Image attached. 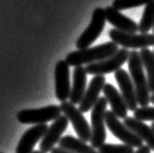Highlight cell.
Instances as JSON below:
<instances>
[{"label": "cell", "mask_w": 154, "mask_h": 153, "mask_svg": "<svg viewBox=\"0 0 154 153\" xmlns=\"http://www.w3.org/2000/svg\"><path fill=\"white\" fill-rule=\"evenodd\" d=\"M105 23H106L105 10L100 7L95 8L91 15V23L76 41L78 50L86 49L89 47V45H91L101 35L105 27Z\"/></svg>", "instance_id": "obj_5"}, {"label": "cell", "mask_w": 154, "mask_h": 153, "mask_svg": "<svg viewBox=\"0 0 154 153\" xmlns=\"http://www.w3.org/2000/svg\"><path fill=\"white\" fill-rule=\"evenodd\" d=\"M130 51L127 48H121L116 53L103 61L92 63L85 66L86 73L92 76H104L106 74L117 72L121 67L128 62Z\"/></svg>", "instance_id": "obj_7"}, {"label": "cell", "mask_w": 154, "mask_h": 153, "mask_svg": "<svg viewBox=\"0 0 154 153\" xmlns=\"http://www.w3.org/2000/svg\"><path fill=\"white\" fill-rule=\"evenodd\" d=\"M140 58L143 68L146 71V78L149 87V91L154 93V52L148 48L140 49Z\"/></svg>", "instance_id": "obj_20"}, {"label": "cell", "mask_w": 154, "mask_h": 153, "mask_svg": "<svg viewBox=\"0 0 154 153\" xmlns=\"http://www.w3.org/2000/svg\"><path fill=\"white\" fill-rule=\"evenodd\" d=\"M46 124L35 125L29 128L23 136L17 145L16 153H32L35 145L43 139L48 130Z\"/></svg>", "instance_id": "obj_14"}, {"label": "cell", "mask_w": 154, "mask_h": 153, "mask_svg": "<svg viewBox=\"0 0 154 153\" xmlns=\"http://www.w3.org/2000/svg\"><path fill=\"white\" fill-rule=\"evenodd\" d=\"M69 120L65 115H61L58 119L52 123V125L48 128L45 136L41 139L39 144V150L43 153L51 152L54 148L55 144L59 143L60 139H62V135L66 129L68 128Z\"/></svg>", "instance_id": "obj_11"}, {"label": "cell", "mask_w": 154, "mask_h": 153, "mask_svg": "<svg viewBox=\"0 0 154 153\" xmlns=\"http://www.w3.org/2000/svg\"><path fill=\"white\" fill-rule=\"evenodd\" d=\"M105 123L112 135L124 142V144L137 148L143 145L142 139H140L136 133L128 129L125 124L120 121L119 118L112 111H106Z\"/></svg>", "instance_id": "obj_9"}, {"label": "cell", "mask_w": 154, "mask_h": 153, "mask_svg": "<svg viewBox=\"0 0 154 153\" xmlns=\"http://www.w3.org/2000/svg\"><path fill=\"white\" fill-rule=\"evenodd\" d=\"M124 124L142 139V141H145L146 145H148L150 149L154 151V130L151 127H148L143 122L138 121L133 117H127L124 120Z\"/></svg>", "instance_id": "obj_18"}, {"label": "cell", "mask_w": 154, "mask_h": 153, "mask_svg": "<svg viewBox=\"0 0 154 153\" xmlns=\"http://www.w3.org/2000/svg\"><path fill=\"white\" fill-rule=\"evenodd\" d=\"M86 80H88V73L85 67H75L73 71V84L69 98L70 102L74 105L80 104L82 100L86 90Z\"/></svg>", "instance_id": "obj_17"}, {"label": "cell", "mask_w": 154, "mask_h": 153, "mask_svg": "<svg viewBox=\"0 0 154 153\" xmlns=\"http://www.w3.org/2000/svg\"><path fill=\"white\" fill-rule=\"evenodd\" d=\"M151 128L153 129V130H154V123H152V125H151Z\"/></svg>", "instance_id": "obj_29"}, {"label": "cell", "mask_w": 154, "mask_h": 153, "mask_svg": "<svg viewBox=\"0 0 154 153\" xmlns=\"http://www.w3.org/2000/svg\"><path fill=\"white\" fill-rule=\"evenodd\" d=\"M134 153H151V149L148 145H142V146L138 147L137 151H134Z\"/></svg>", "instance_id": "obj_25"}, {"label": "cell", "mask_w": 154, "mask_h": 153, "mask_svg": "<svg viewBox=\"0 0 154 153\" xmlns=\"http://www.w3.org/2000/svg\"><path fill=\"white\" fill-rule=\"evenodd\" d=\"M153 35H154V28H153Z\"/></svg>", "instance_id": "obj_30"}, {"label": "cell", "mask_w": 154, "mask_h": 153, "mask_svg": "<svg viewBox=\"0 0 154 153\" xmlns=\"http://www.w3.org/2000/svg\"><path fill=\"white\" fill-rule=\"evenodd\" d=\"M153 52H154V50H153Z\"/></svg>", "instance_id": "obj_32"}, {"label": "cell", "mask_w": 154, "mask_h": 153, "mask_svg": "<svg viewBox=\"0 0 154 153\" xmlns=\"http://www.w3.org/2000/svg\"><path fill=\"white\" fill-rule=\"evenodd\" d=\"M59 147L73 153H98L91 145L86 144L84 140L73 136H64L59 141Z\"/></svg>", "instance_id": "obj_19"}, {"label": "cell", "mask_w": 154, "mask_h": 153, "mask_svg": "<svg viewBox=\"0 0 154 153\" xmlns=\"http://www.w3.org/2000/svg\"><path fill=\"white\" fill-rule=\"evenodd\" d=\"M32 153H43L42 151H40V150H35Z\"/></svg>", "instance_id": "obj_28"}, {"label": "cell", "mask_w": 154, "mask_h": 153, "mask_svg": "<svg viewBox=\"0 0 154 153\" xmlns=\"http://www.w3.org/2000/svg\"><path fill=\"white\" fill-rule=\"evenodd\" d=\"M105 84H106V78L104 76H94L91 80L82 100L79 104L80 105L79 109L82 113H86L92 109L97 100L99 99V94L103 90Z\"/></svg>", "instance_id": "obj_13"}, {"label": "cell", "mask_w": 154, "mask_h": 153, "mask_svg": "<svg viewBox=\"0 0 154 153\" xmlns=\"http://www.w3.org/2000/svg\"><path fill=\"white\" fill-rule=\"evenodd\" d=\"M60 108H61L62 113L68 118L71 124L73 125V128L78 135L79 139L84 140L85 142L91 141V128L89 127L88 121L81 110L78 109L76 105H74L70 101L62 102Z\"/></svg>", "instance_id": "obj_8"}, {"label": "cell", "mask_w": 154, "mask_h": 153, "mask_svg": "<svg viewBox=\"0 0 154 153\" xmlns=\"http://www.w3.org/2000/svg\"><path fill=\"white\" fill-rule=\"evenodd\" d=\"M50 153H73V152L68 151V150H65V149H63L61 147H54L51 150Z\"/></svg>", "instance_id": "obj_26"}, {"label": "cell", "mask_w": 154, "mask_h": 153, "mask_svg": "<svg viewBox=\"0 0 154 153\" xmlns=\"http://www.w3.org/2000/svg\"><path fill=\"white\" fill-rule=\"evenodd\" d=\"M108 35L112 41L127 49H143L149 46H154L153 33H129L118 31L117 29H112L109 31Z\"/></svg>", "instance_id": "obj_4"}, {"label": "cell", "mask_w": 154, "mask_h": 153, "mask_svg": "<svg viewBox=\"0 0 154 153\" xmlns=\"http://www.w3.org/2000/svg\"><path fill=\"white\" fill-rule=\"evenodd\" d=\"M104 10L106 21L114 26L118 31L129 33H136L138 32V24L115 9L113 6H107Z\"/></svg>", "instance_id": "obj_15"}, {"label": "cell", "mask_w": 154, "mask_h": 153, "mask_svg": "<svg viewBox=\"0 0 154 153\" xmlns=\"http://www.w3.org/2000/svg\"><path fill=\"white\" fill-rule=\"evenodd\" d=\"M0 153H2V152H0Z\"/></svg>", "instance_id": "obj_31"}, {"label": "cell", "mask_w": 154, "mask_h": 153, "mask_svg": "<svg viewBox=\"0 0 154 153\" xmlns=\"http://www.w3.org/2000/svg\"><path fill=\"white\" fill-rule=\"evenodd\" d=\"M150 0H114L112 6L118 11L137 8L142 5H146Z\"/></svg>", "instance_id": "obj_23"}, {"label": "cell", "mask_w": 154, "mask_h": 153, "mask_svg": "<svg viewBox=\"0 0 154 153\" xmlns=\"http://www.w3.org/2000/svg\"><path fill=\"white\" fill-rule=\"evenodd\" d=\"M134 118L141 122L152 121L154 123V107L144 106L137 108L134 111Z\"/></svg>", "instance_id": "obj_24"}, {"label": "cell", "mask_w": 154, "mask_h": 153, "mask_svg": "<svg viewBox=\"0 0 154 153\" xmlns=\"http://www.w3.org/2000/svg\"><path fill=\"white\" fill-rule=\"evenodd\" d=\"M128 67H129L130 76L133 80L134 88H136L138 104L140 107L148 106V103L150 102V91L140 52L137 50L130 52L129 59H128Z\"/></svg>", "instance_id": "obj_2"}, {"label": "cell", "mask_w": 154, "mask_h": 153, "mask_svg": "<svg viewBox=\"0 0 154 153\" xmlns=\"http://www.w3.org/2000/svg\"><path fill=\"white\" fill-rule=\"evenodd\" d=\"M102 91L104 93V97L106 98L107 102L110 104L111 111L119 119H124L125 120L128 117V111H129V109H128L127 104L121 93L111 84H105Z\"/></svg>", "instance_id": "obj_16"}, {"label": "cell", "mask_w": 154, "mask_h": 153, "mask_svg": "<svg viewBox=\"0 0 154 153\" xmlns=\"http://www.w3.org/2000/svg\"><path fill=\"white\" fill-rule=\"evenodd\" d=\"M55 79V95L59 101L65 102L70 98L71 83H70V66L65 60H59L54 69Z\"/></svg>", "instance_id": "obj_10"}, {"label": "cell", "mask_w": 154, "mask_h": 153, "mask_svg": "<svg viewBox=\"0 0 154 153\" xmlns=\"http://www.w3.org/2000/svg\"><path fill=\"white\" fill-rule=\"evenodd\" d=\"M108 102L106 98L99 97L93 106L91 113V143L93 148L99 149L106 140V130H105V114H106Z\"/></svg>", "instance_id": "obj_3"}, {"label": "cell", "mask_w": 154, "mask_h": 153, "mask_svg": "<svg viewBox=\"0 0 154 153\" xmlns=\"http://www.w3.org/2000/svg\"><path fill=\"white\" fill-rule=\"evenodd\" d=\"M150 102H151L152 104H154V93L150 96Z\"/></svg>", "instance_id": "obj_27"}, {"label": "cell", "mask_w": 154, "mask_h": 153, "mask_svg": "<svg viewBox=\"0 0 154 153\" xmlns=\"http://www.w3.org/2000/svg\"><path fill=\"white\" fill-rule=\"evenodd\" d=\"M98 153H134V147L127 144L104 143L98 149Z\"/></svg>", "instance_id": "obj_22"}, {"label": "cell", "mask_w": 154, "mask_h": 153, "mask_svg": "<svg viewBox=\"0 0 154 153\" xmlns=\"http://www.w3.org/2000/svg\"><path fill=\"white\" fill-rule=\"evenodd\" d=\"M61 108L58 105H48L36 109H25L18 112L17 119L21 124L41 125L55 121L61 116Z\"/></svg>", "instance_id": "obj_6"}, {"label": "cell", "mask_w": 154, "mask_h": 153, "mask_svg": "<svg viewBox=\"0 0 154 153\" xmlns=\"http://www.w3.org/2000/svg\"><path fill=\"white\" fill-rule=\"evenodd\" d=\"M154 28V0L145 5V8L138 24V32L140 33H148L151 29Z\"/></svg>", "instance_id": "obj_21"}, {"label": "cell", "mask_w": 154, "mask_h": 153, "mask_svg": "<svg viewBox=\"0 0 154 153\" xmlns=\"http://www.w3.org/2000/svg\"><path fill=\"white\" fill-rule=\"evenodd\" d=\"M119 50L118 45L113 41H108L99 45L88 47L86 49L76 50L66 56L65 61L69 66L79 67L82 65H88L92 63L103 61L111 56H113Z\"/></svg>", "instance_id": "obj_1"}, {"label": "cell", "mask_w": 154, "mask_h": 153, "mask_svg": "<svg viewBox=\"0 0 154 153\" xmlns=\"http://www.w3.org/2000/svg\"><path fill=\"white\" fill-rule=\"evenodd\" d=\"M114 77L121 90V94L127 104L128 109L130 111H134L137 108L138 102L136 88L130 74L124 69H119L117 72L114 73Z\"/></svg>", "instance_id": "obj_12"}]
</instances>
